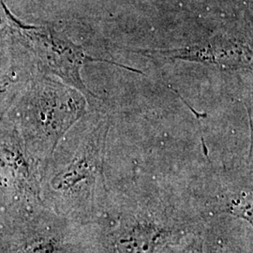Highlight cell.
Instances as JSON below:
<instances>
[{"label": "cell", "instance_id": "obj_2", "mask_svg": "<svg viewBox=\"0 0 253 253\" xmlns=\"http://www.w3.org/2000/svg\"><path fill=\"white\" fill-rule=\"evenodd\" d=\"M22 101L26 149L46 165L64 135L85 115L88 102L79 91L46 74L30 80Z\"/></svg>", "mask_w": 253, "mask_h": 253}, {"label": "cell", "instance_id": "obj_4", "mask_svg": "<svg viewBox=\"0 0 253 253\" xmlns=\"http://www.w3.org/2000/svg\"><path fill=\"white\" fill-rule=\"evenodd\" d=\"M111 126L108 117L100 118L84 136L73 160L51 180V188L69 199L80 200L92 213L107 207L104 175L107 138Z\"/></svg>", "mask_w": 253, "mask_h": 253}, {"label": "cell", "instance_id": "obj_7", "mask_svg": "<svg viewBox=\"0 0 253 253\" xmlns=\"http://www.w3.org/2000/svg\"><path fill=\"white\" fill-rule=\"evenodd\" d=\"M207 250L208 253H245L233 241L223 239L221 235L211 232L208 235Z\"/></svg>", "mask_w": 253, "mask_h": 253}, {"label": "cell", "instance_id": "obj_11", "mask_svg": "<svg viewBox=\"0 0 253 253\" xmlns=\"http://www.w3.org/2000/svg\"><path fill=\"white\" fill-rule=\"evenodd\" d=\"M170 249H171V247H170V248H168V249H167V250H166V251H165L163 253H170Z\"/></svg>", "mask_w": 253, "mask_h": 253}, {"label": "cell", "instance_id": "obj_3", "mask_svg": "<svg viewBox=\"0 0 253 253\" xmlns=\"http://www.w3.org/2000/svg\"><path fill=\"white\" fill-rule=\"evenodd\" d=\"M11 37L29 51L46 75H54L64 84L79 91L91 107L100 106V98L95 95L82 78L83 67L87 63L102 62L118 66L131 73L144 74L141 71L107 58L95 57L73 42L63 33L46 26L25 25L9 11Z\"/></svg>", "mask_w": 253, "mask_h": 253}, {"label": "cell", "instance_id": "obj_5", "mask_svg": "<svg viewBox=\"0 0 253 253\" xmlns=\"http://www.w3.org/2000/svg\"><path fill=\"white\" fill-rule=\"evenodd\" d=\"M126 51L153 59L203 64L222 71L252 70L253 68V49L250 42L230 37H214L179 48L126 49Z\"/></svg>", "mask_w": 253, "mask_h": 253}, {"label": "cell", "instance_id": "obj_6", "mask_svg": "<svg viewBox=\"0 0 253 253\" xmlns=\"http://www.w3.org/2000/svg\"><path fill=\"white\" fill-rule=\"evenodd\" d=\"M25 69L13 64L5 73L0 74V118L13 104L30 82Z\"/></svg>", "mask_w": 253, "mask_h": 253}, {"label": "cell", "instance_id": "obj_1", "mask_svg": "<svg viewBox=\"0 0 253 253\" xmlns=\"http://www.w3.org/2000/svg\"><path fill=\"white\" fill-rule=\"evenodd\" d=\"M115 222L105 238L112 253H163L199 227L171 199L158 196L125 199Z\"/></svg>", "mask_w": 253, "mask_h": 253}, {"label": "cell", "instance_id": "obj_10", "mask_svg": "<svg viewBox=\"0 0 253 253\" xmlns=\"http://www.w3.org/2000/svg\"><path fill=\"white\" fill-rule=\"evenodd\" d=\"M9 11L4 2L0 0V46L4 45L9 38H11Z\"/></svg>", "mask_w": 253, "mask_h": 253}, {"label": "cell", "instance_id": "obj_8", "mask_svg": "<svg viewBox=\"0 0 253 253\" xmlns=\"http://www.w3.org/2000/svg\"><path fill=\"white\" fill-rule=\"evenodd\" d=\"M170 253H205L204 240L198 233L191 234L171 247Z\"/></svg>", "mask_w": 253, "mask_h": 253}, {"label": "cell", "instance_id": "obj_9", "mask_svg": "<svg viewBox=\"0 0 253 253\" xmlns=\"http://www.w3.org/2000/svg\"><path fill=\"white\" fill-rule=\"evenodd\" d=\"M22 253H63V248L57 238L49 236L39 239Z\"/></svg>", "mask_w": 253, "mask_h": 253}]
</instances>
